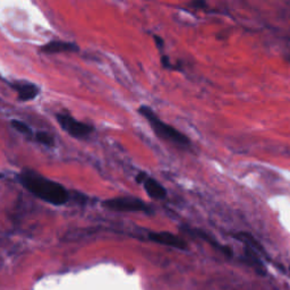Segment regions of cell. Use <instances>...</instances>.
<instances>
[{"instance_id": "obj_1", "label": "cell", "mask_w": 290, "mask_h": 290, "mask_svg": "<svg viewBox=\"0 0 290 290\" xmlns=\"http://www.w3.org/2000/svg\"><path fill=\"white\" fill-rule=\"evenodd\" d=\"M18 179L33 195L54 207L64 205L69 200L67 189L61 184L50 181L35 171L23 170L18 176Z\"/></svg>"}, {"instance_id": "obj_2", "label": "cell", "mask_w": 290, "mask_h": 290, "mask_svg": "<svg viewBox=\"0 0 290 290\" xmlns=\"http://www.w3.org/2000/svg\"><path fill=\"white\" fill-rule=\"evenodd\" d=\"M138 112L148 120V123L150 124V126H151L158 137L164 139V141L167 142L174 143V144H177L179 146L189 145V138L187 137L185 134H183L178 130H176L175 127L163 123L162 120L157 116V113L153 111L152 108L148 107V105H141V107L138 108Z\"/></svg>"}, {"instance_id": "obj_3", "label": "cell", "mask_w": 290, "mask_h": 290, "mask_svg": "<svg viewBox=\"0 0 290 290\" xmlns=\"http://www.w3.org/2000/svg\"><path fill=\"white\" fill-rule=\"evenodd\" d=\"M102 205L105 209L117 212H145L150 213L151 207L136 197H115L105 201Z\"/></svg>"}, {"instance_id": "obj_4", "label": "cell", "mask_w": 290, "mask_h": 290, "mask_svg": "<svg viewBox=\"0 0 290 290\" xmlns=\"http://www.w3.org/2000/svg\"><path fill=\"white\" fill-rule=\"evenodd\" d=\"M57 122L59 123L61 128L66 133H68L73 137L76 138H86L94 132V128L92 125L79 122L69 113H58Z\"/></svg>"}, {"instance_id": "obj_5", "label": "cell", "mask_w": 290, "mask_h": 290, "mask_svg": "<svg viewBox=\"0 0 290 290\" xmlns=\"http://www.w3.org/2000/svg\"><path fill=\"white\" fill-rule=\"evenodd\" d=\"M149 238L154 243L166 245L169 247H174L178 249H186L187 244L185 240L182 239L181 237L176 236V235L171 233H167V231H161V233H150Z\"/></svg>"}, {"instance_id": "obj_6", "label": "cell", "mask_w": 290, "mask_h": 290, "mask_svg": "<svg viewBox=\"0 0 290 290\" xmlns=\"http://www.w3.org/2000/svg\"><path fill=\"white\" fill-rule=\"evenodd\" d=\"M144 187L145 192L153 200H163L167 197V189L161 185V184L156 181V179L145 175V177L142 179L141 183Z\"/></svg>"}, {"instance_id": "obj_7", "label": "cell", "mask_w": 290, "mask_h": 290, "mask_svg": "<svg viewBox=\"0 0 290 290\" xmlns=\"http://www.w3.org/2000/svg\"><path fill=\"white\" fill-rule=\"evenodd\" d=\"M40 51L43 53L53 54V53H76L79 51V47L75 43L61 41V40H54L46 43L45 46L40 48Z\"/></svg>"}, {"instance_id": "obj_8", "label": "cell", "mask_w": 290, "mask_h": 290, "mask_svg": "<svg viewBox=\"0 0 290 290\" xmlns=\"http://www.w3.org/2000/svg\"><path fill=\"white\" fill-rule=\"evenodd\" d=\"M10 86L16 91L18 100L21 101L33 100V99H35L40 93L39 87L36 86L35 84H32V83L17 82V83L10 84Z\"/></svg>"}, {"instance_id": "obj_9", "label": "cell", "mask_w": 290, "mask_h": 290, "mask_svg": "<svg viewBox=\"0 0 290 290\" xmlns=\"http://www.w3.org/2000/svg\"><path fill=\"white\" fill-rule=\"evenodd\" d=\"M235 237H236L238 240L243 241V243L245 244V246H247V247L252 248L253 251H255L256 253H261V254H264V255L266 254L265 251H264L263 246L261 245L259 241L252 236V235H249L247 233H238L237 235H235Z\"/></svg>"}, {"instance_id": "obj_10", "label": "cell", "mask_w": 290, "mask_h": 290, "mask_svg": "<svg viewBox=\"0 0 290 290\" xmlns=\"http://www.w3.org/2000/svg\"><path fill=\"white\" fill-rule=\"evenodd\" d=\"M34 137L36 141L41 144L49 146V148H53L54 146V138L53 135H50L49 133H46V132H36Z\"/></svg>"}, {"instance_id": "obj_11", "label": "cell", "mask_w": 290, "mask_h": 290, "mask_svg": "<svg viewBox=\"0 0 290 290\" xmlns=\"http://www.w3.org/2000/svg\"><path fill=\"white\" fill-rule=\"evenodd\" d=\"M12 124L13 128H15L17 132H20L22 134H26V135H32V130L31 127H28L26 124L21 122V120H17V119H14L10 122Z\"/></svg>"}, {"instance_id": "obj_12", "label": "cell", "mask_w": 290, "mask_h": 290, "mask_svg": "<svg viewBox=\"0 0 290 290\" xmlns=\"http://www.w3.org/2000/svg\"><path fill=\"white\" fill-rule=\"evenodd\" d=\"M161 61H162V65L164 66L166 68H170V61H169V58L168 57H162V59H161Z\"/></svg>"}, {"instance_id": "obj_13", "label": "cell", "mask_w": 290, "mask_h": 290, "mask_svg": "<svg viewBox=\"0 0 290 290\" xmlns=\"http://www.w3.org/2000/svg\"><path fill=\"white\" fill-rule=\"evenodd\" d=\"M154 40H156L158 47L162 48V46H163V40L162 39L159 38V36H158V35H154Z\"/></svg>"}, {"instance_id": "obj_14", "label": "cell", "mask_w": 290, "mask_h": 290, "mask_svg": "<svg viewBox=\"0 0 290 290\" xmlns=\"http://www.w3.org/2000/svg\"><path fill=\"white\" fill-rule=\"evenodd\" d=\"M193 5L197 6V7H201V6H205V2H194Z\"/></svg>"}, {"instance_id": "obj_15", "label": "cell", "mask_w": 290, "mask_h": 290, "mask_svg": "<svg viewBox=\"0 0 290 290\" xmlns=\"http://www.w3.org/2000/svg\"><path fill=\"white\" fill-rule=\"evenodd\" d=\"M289 271H290V266H289Z\"/></svg>"}]
</instances>
